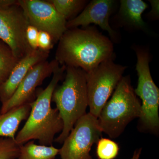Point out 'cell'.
<instances>
[{"mask_svg": "<svg viewBox=\"0 0 159 159\" xmlns=\"http://www.w3.org/2000/svg\"><path fill=\"white\" fill-rule=\"evenodd\" d=\"M115 57L112 42L95 27L68 29L58 42L55 59L60 65L89 73Z\"/></svg>", "mask_w": 159, "mask_h": 159, "instance_id": "cell-1", "label": "cell"}, {"mask_svg": "<svg viewBox=\"0 0 159 159\" xmlns=\"http://www.w3.org/2000/svg\"><path fill=\"white\" fill-rule=\"evenodd\" d=\"M66 68L65 66L57 67L47 87L36 91V99L30 104L29 116L16 136L18 144L22 145L29 141L38 140L39 145L51 146L56 135L62 131L63 122L58 110L52 107L51 103L54 89L62 79Z\"/></svg>", "mask_w": 159, "mask_h": 159, "instance_id": "cell-2", "label": "cell"}, {"mask_svg": "<svg viewBox=\"0 0 159 159\" xmlns=\"http://www.w3.org/2000/svg\"><path fill=\"white\" fill-rule=\"evenodd\" d=\"M64 81L56 86L52 101L63 122V129L54 142L62 144L74 125L86 114L88 107L86 73L78 68L67 66Z\"/></svg>", "mask_w": 159, "mask_h": 159, "instance_id": "cell-3", "label": "cell"}, {"mask_svg": "<svg viewBox=\"0 0 159 159\" xmlns=\"http://www.w3.org/2000/svg\"><path fill=\"white\" fill-rule=\"evenodd\" d=\"M141 113V103L131 84L130 77H123L97 118L99 128L111 139H116L129 122L140 118Z\"/></svg>", "mask_w": 159, "mask_h": 159, "instance_id": "cell-4", "label": "cell"}, {"mask_svg": "<svg viewBox=\"0 0 159 159\" xmlns=\"http://www.w3.org/2000/svg\"><path fill=\"white\" fill-rule=\"evenodd\" d=\"M137 56L136 70L138 84L134 92L142 101L140 119L143 126L149 130L157 131L159 126V89L151 74L149 52L147 48H134Z\"/></svg>", "mask_w": 159, "mask_h": 159, "instance_id": "cell-5", "label": "cell"}, {"mask_svg": "<svg viewBox=\"0 0 159 159\" xmlns=\"http://www.w3.org/2000/svg\"><path fill=\"white\" fill-rule=\"evenodd\" d=\"M106 61L89 73H86L89 113L98 118L101 110L113 93L127 68Z\"/></svg>", "mask_w": 159, "mask_h": 159, "instance_id": "cell-6", "label": "cell"}, {"mask_svg": "<svg viewBox=\"0 0 159 159\" xmlns=\"http://www.w3.org/2000/svg\"><path fill=\"white\" fill-rule=\"evenodd\" d=\"M97 118L89 113L80 118L59 149L61 159H93L92 146L102 137Z\"/></svg>", "mask_w": 159, "mask_h": 159, "instance_id": "cell-7", "label": "cell"}, {"mask_svg": "<svg viewBox=\"0 0 159 159\" xmlns=\"http://www.w3.org/2000/svg\"><path fill=\"white\" fill-rule=\"evenodd\" d=\"M28 18L19 3L0 10V39L13 52L19 60L33 51L27 41Z\"/></svg>", "mask_w": 159, "mask_h": 159, "instance_id": "cell-8", "label": "cell"}, {"mask_svg": "<svg viewBox=\"0 0 159 159\" xmlns=\"http://www.w3.org/2000/svg\"><path fill=\"white\" fill-rule=\"evenodd\" d=\"M28 18L29 25L39 31L48 32L54 43L67 30V21L49 1L18 0Z\"/></svg>", "mask_w": 159, "mask_h": 159, "instance_id": "cell-9", "label": "cell"}, {"mask_svg": "<svg viewBox=\"0 0 159 159\" xmlns=\"http://www.w3.org/2000/svg\"><path fill=\"white\" fill-rule=\"evenodd\" d=\"M55 59L45 61L32 67L22 80L18 87L8 101L1 106V112L4 113L11 109L31 104L36 99L38 87L52 74L59 66Z\"/></svg>", "mask_w": 159, "mask_h": 159, "instance_id": "cell-10", "label": "cell"}, {"mask_svg": "<svg viewBox=\"0 0 159 159\" xmlns=\"http://www.w3.org/2000/svg\"><path fill=\"white\" fill-rule=\"evenodd\" d=\"M116 7V2L114 0H93L88 3L79 15L67 22V29L79 26L84 28L95 24L108 32L112 42H117L119 34L112 29L109 23L110 17Z\"/></svg>", "mask_w": 159, "mask_h": 159, "instance_id": "cell-11", "label": "cell"}, {"mask_svg": "<svg viewBox=\"0 0 159 159\" xmlns=\"http://www.w3.org/2000/svg\"><path fill=\"white\" fill-rule=\"evenodd\" d=\"M50 52L39 49L33 50L25 57L20 60L12 70L8 79L0 84V101L2 104L11 98L32 67L47 60Z\"/></svg>", "mask_w": 159, "mask_h": 159, "instance_id": "cell-12", "label": "cell"}, {"mask_svg": "<svg viewBox=\"0 0 159 159\" xmlns=\"http://www.w3.org/2000/svg\"><path fill=\"white\" fill-rule=\"evenodd\" d=\"M148 7V4L142 0H121L118 18L123 25L147 31V25L142 14Z\"/></svg>", "mask_w": 159, "mask_h": 159, "instance_id": "cell-13", "label": "cell"}, {"mask_svg": "<svg viewBox=\"0 0 159 159\" xmlns=\"http://www.w3.org/2000/svg\"><path fill=\"white\" fill-rule=\"evenodd\" d=\"M31 109V104H27L2 113L0 107V138L15 139L20 124L28 119Z\"/></svg>", "mask_w": 159, "mask_h": 159, "instance_id": "cell-14", "label": "cell"}, {"mask_svg": "<svg viewBox=\"0 0 159 159\" xmlns=\"http://www.w3.org/2000/svg\"><path fill=\"white\" fill-rule=\"evenodd\" d=\"M59 149L53 145H37L30 141L21 145L18 159H54L59 154Z\"/></svg>", "mask_w": 159, "mask_h": 159, "instance_id": "cell-15", "label": "cell"}, {"mask_svg": "<svg viewBox=\"0 0 159 159\" xmlns=\"http://www.w3.org/2000/svg\"><path fill=\"white\" fill-rule=\"evenodd\" d=\"M55 9L67 21L76 17L83 11L88 1L86 0H50Z\"/></svg>", "mask_w": 159, "mask_h": 159, "instance_id": "cell-16", "label": "cell"}, {"mask_svg": "<svg viewBox=\"0 0 159 159\" xmlns=\"http://www.w3.org/2000/svg\"><path fill=\"white\" fill-rule=\"evenodd\" d=\"M19 61L15 56L9 46L0 40V84L8 79Z\"/></svg>", "mask_w": 159, "mask_h": 159, "instance_id": "cell-17", "label": "cell"}, {"mask_svg": "<svg viewBox=\"0 0 159 159\" xmlns=\"http://www.w3.org/2000/svg\"><path fill=\"white\" fill-rule=\"evenodd\" d=\"M119 145L112 140L101 138L97 142V155L99 159H114L118 155Z\"/></svg>", "mask_w": 159, "mask_h": 159, "instance_id": "cell-18", "label": "cell"}, {"mask_svg": "<svg viewBox=\"0 0 159 159\" xmlns=\"http://www.w3.org/2000/svg\"><path fill=\"white\" fill-rule=\"evenodd\" d=\"M21 145L15 139L0 138V159H17Z\"/></svg>", "mask_w": 159, "mask_h": 159, "instance_id": "cell-19", "label": "cell"}, {"mask_svg": "<svg viewBox=\"0 0 159 159\" xmlns=\"http://www.w3.org/2000/svg\"><path fill=\"white\" fill-rule=\"evenodd\" d=\"M54 44L52 37L49 33L46 31H39L38 39V49L50 51L53 48Z\"/></svg>", "mask_w": 159, "mask_h": 159, "instance_id": "cell-20", "label": "cell"}, {"mask_svg": "<svg viewBox=\"0 0 159 159\" xmlns=\"http://www.w3.org/2000/svg\"><path fill=\"white\" fill-rule=\"evenodd\" d=\"M39 31L36 28L29 25L26 30V38L31 48L33 50L38 49V39Z\"/></svg>", "mask_w": 159, "mask_h": 159, "instance_id": "cell-21", "label": "cell"}, {"mask_svg": "<svg viewBox=\"0 0 159 159\" xmlns=\"http://www.w3.org/2000/svg\"><path fill=\"white\" fill-rule=\"evenodd\" d=\"M152 6L150 16L152 17L157 18L159 15V1H149Z\"/></svg>", "mask_w": 159, "mask_h": 159, "instance_id": "cell-22", "label": "cell"}, {"mask_svg": "<svg viewBox=\"0 0 159 159\" xmlns=\"http://www.w3.org/2000/svg\"><path fill=\"white\" fill-rule=\"evenodd\" d=\"M18 3V0H0V10L7 9Z\"/></svg>", "mask_w": 159, "mask_h": 159, "instance_id": "cell-23", "label": "cell"}, {"mask_svg": "<svg viewBox=\"0 0 159 159\" xmlns=\"http://www.w3.org/2000/svg\"><path fill=\"white\" fill-rule=\"evenodd\" d=\"M141 151H142V148L136 150L134 152L133 156L131 159H139L141 155Z\"/></svg>", "mask_w": 159, "mask_h": 159, "instance_id": "cell-24", "label": "cell"}, {"mask_svg": "<svg viewBox=\"0 0 159 159\" xmlns=\"http://www.w3.org/2000/svg\"></svg>", "mask_w": 159, "mask_h": 159, "instance_id": "cell-25", "label": "cell"}]
</instances>
